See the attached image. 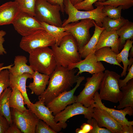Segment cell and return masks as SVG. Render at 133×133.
<instances>
[{"instance_id":"cell-1","label":"cell","mask_w":133,"mask_h":133,"mask_svg":"<svg viewBox=\"0 0 133 133\" xmlns=\"http://www.w3.org/2000/svg\"><path fill=\"white\" fill-rule=\"evenodd\" d=\"M78 70L77 68L70 69L68 67L57 65L49 76L47 88L39 96L38 100L46 105L61 93L71 90L80 77L75 75Z\"/></svg>"},{"instance_id":"cell-2","label":"cell","mask_w":133,"mask_h":133,"mask_svg":"<svg viewBox=\"0 0 133 133\" xmlns=\"http://www.w3.org/2000/svg\"><path fill=\"white\" fill-rule=\"evenodd\" d=\"M51 48L57 65L68 67L82 60L76 41L70 34L64 36L59 46L55 44Z\"/></svg>"},{"instance_id":"cell-3","label":"cell","mask_w":133,"mask_h":133,"mask_svg":"<svg viewBox=\"0 0 133 133\" xmlns=\"http://www.w3.org/2000/svg\"><path fill=\"white\" fill-rule=\"evenodd\" d=\"M29 53L30 66L34 71L50 76L57 65L52 50L49 47L37 48Z\"/></svg>"},{"instance_id":"cell-4","label":"cell","mask_w":133,"mask_h":133,"mask_svg":"<svg viewBox=\"0 0 133 133\" xmlns=\"http://www.w3.org/2000/svg\"><path fill=\"white\" fill-rule=\"evenodd\" d=\"M64 11L68 15V17L63 22L62 27L71 22L87 19L94 20L98 26L102 27L103 19L107 16L102 12L104 6H97L96 9L91 10L81 11L74 7L70 0H64Z\"/></svg>"},{"instance_id":"cell-5","label":"cell","mask_w":133,"mask_h":133,"mask_svg":"<svg viewBox=\"0 0 133 133\" xmlns=\"http://www.w3.org/2000/svg\"><path fill=\"white\" fill-rule=\"evenodd\" d=\"M120 77V75L114 71H105L99 88V95L101 100L114 103L119 102L122 96L118 84Z\"/></svg>"},{"instance_id":"cell-6","label":"cell","mask_w":133,"mask_h":133,"mask_svg":"<svg viewBox=\"0 0 133 133\" xmlns=\"http://www.w3.org/2000/svg\"><path fill=\"white\" fill-rule=\"evenodd\" d=\"M60 6L52 5L46 0H36L34 17L40 22L62 27Z\"/></svg>"},{"instance_id":"cell-7","label":"cell","mask_w":133,"mask_h":133,"mask_svg":"<svg viewBox=\"0 0 133 133\" xmlns=\"http://www.w3.org/2000/svg\"><path fill=\"white\" fill-rule=\"evenodd\" d=\"M55 40L45 29H38L31 34L22 36L19 43L20 48L29 53L40 48L51 47L55 44Z\"/></svg>"},{"instance_id":"cell-8","label":"cell","mask_w":133,"mask_h":133,"mask_svg":"<svg viewBox=\"0 0 133 133\" xmlns=\"http://www.w3.org/2000/svg\"><path fill=\"white\" fill-rule=\"evenodd\" d=\"M94 21L85 19L68 23L64 27L66 31L71 34L75 39L79 51L87 43L91 37L89 30L94 26Z\"/></svg>"},{"instance_id":"cell-9","label":"cell","mask_w":133,"mask_h":133,"mask_svg":"<svg viewBox=\"0 0 133 133\" xmlns=\"http://www.w3.org/2000/svg\"><path fill=\"white\" fill-rule=\"evenodd\" d=\"M94 109V108L85 107L80 103L76 102L67 106L64 109L55 115L54 120L64 129L67 125L66 121L76 115H83L88 119L92 118Z\"/></svg>"},{"instance_id":"cell-10","label":"cell","mask_w":133,"mask_h":133,"mask_svg":"<svg viewBox=\"0 0 133 133\" xmlns=\"http://www.w3.org/2000/svg\"><path fill=\"white\" fill-rule=\"evenodd\" d=\"M12 24L16 31L22 36L29 35L38 29H45L34 16L21 11Z\"/></svg>"},{"instance_id":"cell-11","label":"cell","mask_w":133,"mask_h":133,"mask_svg":"<svg viewBox=\"0 0 133 133\" xmlns=\"http://www.w3.org/2000/svg\"><path fill=\"white\" fill-rule=\"evenodd\" d=\"M11 112L12 122L17 125L22 133H35L39 119L31 110L27 109L21 112L12 108Z\"/></svg>"},{"instance_id":"cell-12","label":"cell","mask_w":133,"mask_h":133,"mask_svg":"<svg viewBox=\"0 0 133 133\" xmlns=\"http://www.w3.org/2000/svg\"><path fill=\"white\" fill-rule=\"evenodd\" d=\"M85 78L83 76H80L74 88L61 93L46 105L52 112L53 115L55 116L67 106L76 102V96L74 95V93Z\"/></svg>"},{"instance_id":"cell-13","label":"cell","mask_w":133,"mask_h":133,"mask_svg":"<svg viewBox=\"0 0 133 133\" xmlns=\"http://www.w3.org/2000/svg\"><path fill=\"white\" fill-rule=\"evenodd\" d=\"M103 73L102 72L93 74L86 79L84 88L76 96V102L80 103L85 107H90L95 93L99 89Z\"/></svg>"},{"instance_id":"cell-14","label":"cell","mask_w":133,"mask_h":133,"mask_svg":"<svg viewBox=\"0 0 133 133\" xmlns=\"http://www.w3.org/2000/svg\"><path fill=\"white\" fill-rule=\"evenodd\" d=\"M90 107L105 110L122 126L133 125V121H129L125 117L127 115L130 116L133 115V107L128 106L125 107L123 109L118 110L107 107L102 103L98 91L95 93L93 98L91 102Z\"/></svg>"},{"instance_id":"cell-15","label":"cell","mask_w":133,"mask_h":133,"mask_svg":"<svg viewBox=\"0 0 133 133\" xmlns=\"http://www.w3.org/2000/svg\"><path fill=\"white\" fill-rule=\"evenodd\" d=\"M95 51L89 53L84 59L80 62L69 66L70 69L77 68V75L86 72L92 75L103 72L105 68L100 61H97L95 54Z\"/></svg>"},{"instance_id":"cell-16","label":"cell","mask_w":133,"mask_h":133,"mask_svg":"<svg viewBox=\"0 0 133 133\" xmlns=\"http://www.w3.org/2000/svg\"><path fill=\"white\" fill-rule=\"evenodd\" d=\"M45 105L43 101L39 100L34 103H32L28 108L39 119L46 123L57 133L59 132L62 129L61 126L55 122L52 112Z\"/></svg>"},{"instance_id":"cell-17","label":"cell","mask_w":133,"mask_h":133,"mask_svg":"<svg viewBox=\"0 0 133 133\" xmlns=\"http://www.w3.org/2000/svg\"><path fill=\"white\" fill-rule=\"evenodd\" d=\"M92 118L100 127H104L112 133H121V125L113 118L105 110L94 107Z\"/></svg>"},{"instance_id":"cell-18","label":"cell","mask_w":133,"mask_h":133,"mask_svg":"<svg viewBox=\"0 0 133 133\" xmlns=\"http://www.w3.org/2000/svg\"><path fill=\"white\" fill-rule=\"evenodd\" d=\"M21 10L15 1H9L0 6V26L12 24Z\"/></svg>"},{"instance_id":"cell-19","label":"cell","mask_w":133,"mask_h":133,"mask_svg":"<svg viewBox=\"0 0 133 133\" xmlns=\"http://www.w3.org/2000/svg\"><path fill=\"white\" fill-rule=\"evenodd\" d=\"M116 30L107 31L104 30L100 34L98 43L96 47V51L103 47L111 48L117 54L120 52L119 50L120 40Z\"/></svg>"},{"instance_id":"cell-20","label":"cell","mask_w":133,"mask_h":133,"mask_svg":"<svg viewBox=\"0 0 133 133\" xmlns=\"http://www.w3.org/2000/svg\"><path fill=\"white\" fill-rule=\"evenodd\" d=\"M10 87L11 88L16 86L19 90L24 99L25 104L28 107L32 102L28 97L27 93L26 84L27 79L32 78V75L25 73L18 76H15L9 74Z\"/></svg>"},{"instance_id":"cell-21","label":"cell","mask_w":133,"mask_h":133,"mask_svg":"<svg viewBox=\"0 0 133 133\" xmlns=\"http://www.w3.org/2000/svg\"><path fill=\"white\" fill-rule=\"evenodd\" d=\"M32 78L33 82L29 83L28 87L31 91L32 94L40 96L46 89V85L49 83L50 76L34 71L32 75Z\"/></svg>"},{"instance_id":"cell-22","label":"cell","mask_w":133,"mask_h":133,"mask_svg":"<svg viewBox=\"0 0 133 133\" xmlns=\"http://www.w3.org/2000/svg\"><path fill=\"white\" fill-rule=\"evenodd\" d=\"M28 60L24 56L18 55L15 56L14 65L8 69L10 74L17 76L25 73L33 75L34 71L30 65H27Z\"/></svg>"},{"instance_id":"cell-23","label":"cell","mask_w":133,"mask_h":133,"mask_svg":"<svg viewBox=\"0 0 133 133\" xmlns=\"http://www.w3.org/2000/svg\"><path fill=\"white\" fill-rule=\"evenodd\" d=\"M133 41L130 39L126 40L121 51L116 56V60L118 63L122 62L123 65V70L120 75V77L125 76L127 71L133 64V58L128 59L129 54L131 48L133 46Z\"/></svg>"},{"instance_id":"cell-24","label":"cell","mask_w":133,"mask_h":133,"mask_svg":"<svg viewBox=\"0 0 133 133\" xmlns=\"http://www.w3.org/2000/svg\"><path fill=\"white\" fill-rule=\"evenodd\" d=\"M94 24L95 29L93 36L87 43L79 51L82 58H84L91 52L95 51V47L98 43L100 35L104 29V27L98 26L95 21Z\"/></svg>"},{"instance_id":"cell-25","label":"cell","mask_w":133,"mask_h":133,"mask_svg":"<svg viewBox=\"0 0 133 133\" xmlns=\"http://www.w3.org/2000/svg\"><path fill=\"white\" fill-rule=\"evenodd\" d=\"M95 54L97 61H104L110 64L118 66L123 69V67L117 61V54L110 47L101 48L95 51Z\"/></svg>"},{"instance_id":"cell-26","label":"cell","mask_w":133,"mask_h":133,"mask_svg":"<svg viewBox=\"0 0 133 133\" xmlns=\"http://www.w3.org/2000/svg\"><path fill=\"white\" fill-rule=\"evenodd\" d=\"M12 91V89L9 87L0 95V115L7 119L10 125L13 123L9 104Z\"/></svg>"},{"instance_id":"cell-27","label":"cell","mask_w":133,"mask_h":133,"mask_svg":"<svg viewBox=\"0 0 133 133\" xmlns=\"http://www.w3.org/2000/svg\"><path fill=\"white\" fill-rule=\"evenodd\" d=\"M122 96L118 102V109L128 106L133 107V79L130 80L126 85L120 88Z\"/></svg>"},{"instance_id":"cell-28","label":"cell","mask_w":133,"mask_h":133,"mask_svg":"<svg viewBox=\"0 0 133 133\" xmlns=\"http://www.w3.org/2000/svg\"><path fill=\"white\" fill-rule=\"evenodd\" d=\"M12 91L9 100L10 108L23 112L27 109L25 106L24 98L20 91L16 86L11 88Z\"/></svg>"},{"instance_id":"cell-29","label":"cell","mask_w":133,"mask_h":133,"mask_svg":"<svg viewBox=\"0 0 133 133\" xmlns=\"http://www.w3.org/2000/svg\"><path fill=\"white\" fill-rule=\"evenodd\" d=\"M120 37L119 51L122 50L128 39L133 40V23L129 21L116 31Z\"/></svg>"},{"instance_id":"cell-30","label":"cell","mask_w":133,"mask_h":133,"mask_svg":"<svg viewBox=\"0 0 133 133\" xmlns=\"http://www.w3.org/2000/svg\"><path fill=\"white\" fill-rule=\"evenodd\" d=\"M45 30L52 36L55 40V44L58 46L63 38L70 34L66 31L64 27H60L41 22Z\"/></svg>"},{"instance_id":"cell-31","label":"cell","mask_w":133,"mask_h":133,"mask_svg":"<svg viewBox=\"0 0 133 133\" xmlns=\"http://www.w3.org/2000/svg\"><path fill=\"white\" fill-rule=\"evenodd\" d=\"M129 21L128 19L122 17L118 19H115L106 16L103 19L102 26L107 31H116Z\"/></svg>"},{"instance_id":"cell-32","label":"cell","mask_w":133,"mask_h":133,"mask_svg":"<svg viewBox=\"0 0 133 133\" xmlns=\"http://www.w3.org/2000/svg\"><path fill=\"white\" fill-rule=\"evenodd\" d=\"M94 4L96 6L110 5L115 7L119 6L123 7V9H129L133 5V0H107L104 2L97 1Z\"/></svg>"},{"instance_id":"cell-33","label":"cell","mask_w":133,"mask_h":133,"mask_svg":"<svg viewBox=\"0 0 133 133\" xmlns=\"http://www.w3.org/2000/svg\"><path fill=\"white\" fill-rule=\"evenodd\" d=\"M15 1L17 4L21 11L34 16L36 0H15Z\"/></svg>"},{"instance_id":"cell-34","label":"cell","mask_w":133,"mask_h":133,"mask_svg":"<svg viewBox=\"0 0 133 133\" xmlns=\"http://www.w3.org/2000/svg\"><path fill=\"white\" fill-rule=\"evenodd\" d=\"M122 9L123 7L122 6L115 7L110 5H106L104 6L102 12L109 18L117 19L122 17L121 12Z\"/></svg>"},{"instance_id":"cell-35","label":"cell","mask_w":133,"mask_h":133,"mask_svg":"<svg viewBox=\"0 0 133 133\" xmlns=\"http://www.w3.org/2000/svg\"><path fill=\"white\" fill-rule=\"evenodd\" d=\"M9 74L7 69L0 72V95L5 89L10 87Z\"/></svg>"},{"instance_id":"cell-36","label":"cell","mask_w":133,"mask_h":133,"mask_svg":"<svg viewBox=\"0 0 133 133\" xmlns=\"http://www.w3.org/2000/svg\"><path fill=\"white\" fill-rule=\"evenodd\" d=\"M107 0H84L74 5V7L79 10L85 11L91 10L94 9L93 5L97 1L104 2Z\"/></svg>"},{"instance_id":"cell-37","label":"cell","mask_w":133,"mask_h":133,"mask_svg":"<svg viewBox=\"0 0 133 133\" xmlns=\"http://www.w3.org/2000/svg\"><path fill=\"white\" fill-rule=\"evenodd\" d=\"M87 122L92 128L89 133H112L108 129L100 127L96 120L94 118L88 119Z\"/></svg>"},{"instance_id":"cell-38","label":"cell","mask_w":133,"mask_h":133,"mask_svg":"<svg viewBox=\"0 0 133 133\" xmlns=\"http://www.w3.org/2000/svg\"><path fill=\"white\" fill-rule=\"evenodd\" d=\"M35 133H56L43 121L39 119L36 126Z\"/></svg>"},{"instance_id":"cell-39","label":"cell","mask_w":133,"mask_h":133,"mask_svg":"<svg viewBox=\"0 0 133 133\" xmlns=\"http://www.w3.org/2000/svg\"><path fill=\"white\" fill-rule=\"evenodd\" d=\"M127 71L128 73L125 78L123 80L120 79L119 81L118 84L120 88L125 86L130 80L133 79V64Z\"/></svg>"},{"instance_id":"cell-40","label":"cell","mask_w":133,"mask_h":133,"mask_svg":"<svg viewBox=\"0 0 133 133\" xmlns=\"http://www.w3.org/2000/svg\"><path fill=\"white\" fill-rule=\"evenodd\" d=\"M9 126L7 119L0 115V133H7Z\"/></svg>"},{"instance_id":"cell-41","label":"cell","mask_w":133,"mask_h":133,"mask_svg":"<svg viewBox=\"0 0 133 133\" xmlns=\"http://www.w3.org/2000/svg\"><path fill=\"white\" fill-rule=\"evenodd\" d=\"M6 34L5 31L3 30H0V55H3L7 53V52L3 45L5 41L3 37Z\"/></svg>"},{"instance_id":"cell-42","label":"cell","mask_w":133,"mask_h":133,"mask_svg":"<svg viewBox=\"0 0 133 133\" xmlns=\"http://www.w3.org/2000/svg\"><path fill=\"white\" fill-rule=\"evenodd\" d=\"M17 125L14 123L10 125L7 133H22Z\"/></svg>"},{"instance_id":"cell-43","label":"cell","mask_w":133,"mask_h":133,"mask_svg":"<svg viewBox=\"0 0 133 133\" xmlns=\"http://www.w3.org/2000/svg\"><path fill=\"white\" fill-rule=\"evenodd\" d=\"M51 4L54 5L60 6L61 9V12L63 13L64 11V0H46Z\"/></svg>"},{"instance_id":"cell-44","label":"cell","mask_w":133,"mask_h":133,"mask_svg":"<svg viewBox=\"0 0 133 133\" xmlns=\"http://www.w3.org/2000/svg\"><path fill=\"white\" fill-rule=\"evenodd\" d=\"M80 128L83 131L84 133H89L92 129V128L88 123H84L81 125Z\"/></svg>"},{"instance_id":"cell-45","label":"cell","mask_w":133,"mask_h":133,"mask_svg":"<svg viewBox=\"0 0 133 133\" xmlns=\"http://www.w3.org/2000/svg\"><path fill=\"white\" fill-rule=\"evenodd\" d=\"M132 125L122 126L121 133H133V127Z\"/></svg>"},{"instance_id":"cell-46","label":"cell","mask_w":133,"mask_h":133,"mask_svg":"<svg viewBox=\"0 0 133 133\" xmlns=\"http://www.w3.org/2000/svg\"><path fill=\"white\" fill-rule=\"evenodd\" d=\"M4 63H0V72L3 69H8L11 66H13L12 64H11L6 66H3Z\"/></svg>"},{"instance_id":"cell-47","label":"cell","mask_w":133,"mask_h":133,"mask_svg":"<svg viewBox=\"0 0 133 133\" xmlns=\"http://www.w3.org/2000/svg\"><path fill=\"white\" fill-rule=\"evenodd\" d=\"M71 3L73 5L82 2L84 0H70Z\"/></svg>"},{"instance_id":"cell-48","label":"cell","mask_w":133,"mask_h":133,"mask_svg":"<svg viewBox=\"0 0 133 133\" xmlns=\"http://www.w3.org/2000/svg\"><path fill=\"white\" fill-rule=\"evenodd\" d=\"M130 52L129 53V57L133 58V46L131 48L130 50Z\"/></svg>"},{"instance_id":"cell-49","label":"cell","mask_w":133,"mask_h":133,"mask_svg":"<svg viewBox=\"0 0 133 133\" xmlns=\"http://www.w3.org/2000/svg\"><path fill=\"white\" fill-rule=\"evenodd\" d=\"M76 133H84L83 131L80 128H78L76 129Z\"/></svg>"}]
</instances>
